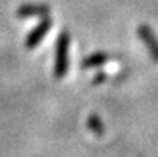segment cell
Returning <instances> with one entry per match:
<instances>
[{"label": "cell", "mask_w": 158, "mask_h": 157, "mask_svg": "<svg viewBox=\"0 0 158 157\" xmlns=\"http://www.w3.org/2000/svg\"><path fill=\"white\" fill-rule=\"evenodd\" d=\"M69 45L71 34L68 31L60 33L55 43V59H54V76L55 79H63L69 69Z\"/></svg>", "instance_id": "1"}, {"label": "cell", "mask_w": 158, "mask_h": 157, "mask_svg": "<svg viewBox=\"0 0 158 157\" xmlns=\"http://www.w3.org/2000/svg\"><path fill=\"white\" fill-rule=\"evenodd\" d=\"M52 19L48 15V17H43L40 22H39V25L34 28V29H31V33L26 36V40H25V46L28 48V50H34L35 46H39L40 45V42L45 39V36L49 33V29L52 28Z\"/></svg>", "instance_id": "2"}, {"label": "cell", "mask_w": 158, "mask_h": 157, "mask_svg": "<svg viewBox=\"0 0 158 157\" xmlns=\"http://www.w3.org/2000/svg\"><path fill=\"white\" fill-rule=\"evenodd\" d=\"M137 34H138V37L141 39L143 45L148 48V51L151 54L152 60H154V62H158V37L155 36L154 29H152L151 26H148V25H141V26H138Z\"/></svg>", "instance_id": "3"}, {"label": "cell", "mask_w": 158, "mask_h": 157, "mask_svg": "<svg viewBox=\"0 0 158 157\" xmlns=\"http://www.w3.org/2000/svg\"><path fill=\"white\" fill-rule=\"evenodd\" d=\"M51 14V8L43 3H25L17 9L19 19H31V17H48Z\"/></svg>", "instance_id": "4"}, {"label": "cell", "mask_w": 158, "mask_h": 157, "mask_svg": "<svg viewBox=\"0 0 158 157\" xmlns=\"http://www.w3.org/2000/svg\"><path fill=\"white\" fill-rule=\"evenodd\" d=\"M110 60H112V55L107 54V52H94V54L85 57L80 65H81L83 69H92V68L103 66V65H106Z\"/></svg>", "instance_id": "5"}, {"label": "cell", "mask_w": 158, "mask_h": 157, "mask_svg": "<svg viewBox=\"0 0 158 157\" xmlns=\"http://www.w3.org/2000/svg\"><path fill=\"white\" fill-rule=\"evenodd\" d=\"M86 126L89 128L91 133H94L95 136H103L105 134V123L103 120L97 116V114H91L86 120Z\"/></svg>", "instance_id": "6"}, {"label": "cell", "mask_w": 158, "mask_h": 157, "mask_svg": "<svg viewBox=\"0 0 158 157\" xmlns=\"http://www.w3.org/2000/svg\"><path fill=\"white\" fill-rule=\"evenodd\" d=\"M106 77H107V76H106L105 72H98V74L94 77V80H92V82H94L95 85H97V83H103V82L106 80Z\"/></svg>", "instance_id": "7"}]
</instances>
